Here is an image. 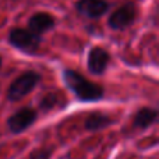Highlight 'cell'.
I'll return each instance as SVG.
<instances>
[{
	"mask_svg": "<svg viewBox=\"0 0 159 159\" xmlns=\"http://www.w3.org/2000/svg\"><path fill=\"white\" fill-rule=\"evenodd\" d=\"M52 154H53V151L50 148H38L31 152L28 159H50L52 158Z\"/></svg>",
	"mask_w": 159,
	"mask_h": 159,
	"instance_id": "12",
	"label": "cell"
},
{
	"mask_svg": "<svg viewBox=\"0 0 159 159\" xmlns=\"http://www.w3.org/2000/svg\"><path fill=\"white\" fill-rule=\"evenodd\" d=\"M36 117H38L36 110L31 109V107H22L8 117L7 127L11 133L20 134V133H24L25 130L30 129L36 121Z\"/></svg>",
	"mask_w": 159,
	"mask_h": 159,
	"instance_id": "4",
	"label": "cell"
},
{
	"mask_svg": "<svg viewBox=\"0 0 159 159\" xmlns=\"http://www.w3.org/2000/svg\"><path fill=\"white\" fill-rule=\"evenodd\" d=\"M158 119V112L152 107H143L140 109L137 113L134 115V119H133V126L135 129L140 130H145L148 129L149 126L157 121Z\"/></svg>",
	"mask_w": 159,
	"mask_h": 159,
	"instance_id": "9",
	"label": "cell"
},
{
	"mask_svg": "<svg viewBox=\"0 0 159 159\" xmlns=\"http://www.w3.org/2000/svg\"><path fill=\"white\" fill-rule=\"evenodd\" d=\"M41 35L30 31L28 28H14L8 34V42L16 49L28 55H35L41 46Z\"/></svg>",
	"mask_w": 159,
	"mask_h": 159,
	"instance_id": "3",
	"label": "cell"
},
{
	"mask_svg": "<svg viewBox=\"0 0 159 159\" xmlns=\"http://www.w3.org/2000/svg\"><path fill=\"white\" fill-rule=\"evenodd\" d=\"M113 124V119L110 116L105 115L102 112H93L85 120V129L88 131H99V130H105Z\"/></svg>",
	"mask_w": 159,
	"mask_h": 159,
	"instance_id": "10",
	"label": "cell"
},
{
	"mask_svg": "<svg viewBox=\"0 0 159 159\" xmlns=\"http://www.w3.org/2000/svg\"><path fill=\"white\" fill-rule=\"evenodd\" d=\"M41 81V74L36 71H25L10 84L7 91V98L13 102L21 101L31 93Z\"/></svg>",
	"mask_w": 159,
	"mask_h": 159,
	"instance_id": "2",
	"label": "cell"
},
{
	"mask_svg": "<svg viewBox=\"0 0 159 159\" xmlns=\"http://www.w3.org/2000/svg\"><path fill=\"white\" fill-rule=\"evenodd\" d=\"M75 7L88 18H99L107 11L109 4L106 0H78Z\"/></svg>",
	"mask_w": 159,
	"mask_h": 159,
	"instance_id": "7",
	"label": "cell"
},
{
	"mask_svg": "<svg viewBox=\"0 0 159 159\" xmlns=\"http://www.w3.org/2000/svg\"><path fill=\"white\" fill-rule=\"evenodd\" d=\"M57 103H59L57 93H46L39 102V109L42 112H48V110H52L53 107L57 106Z\"/></svg>",
	"mask_w": 159,
	"mask_h": 159,
	"instance_id": "11",
	"label": "cell"
},
{
	"mask_svg": "<svg viewBox=\"0 0 159 159\" xmlns=\"http://www.w3.org/2000/svg\"><path fill=\"white\" fill-rule=\"evenodd\" d=\"M0 67H2V57H0Z\"/></svg>",
	"mask_w": 159,
	"mask_h": 159,
	"instance_id": "13",
	"label": "cell"
},
{
	"mask_svg": "<svg viewBox=\"0 0 159 159\" xmlns=\"http://www.w3.org/2000/svg\"><path fill=\"white\" fill-rule=\"evenodd\" d=\"M63 81L66 87L82 102H98L105 96V91L101 85L89 81L82 74L71 69L63 70Z\"/></svg>",
	"mask_w": 159,
	"mask_h": 159,
	"instance_id": "1",
	"label": "cell"
},
{
	"mask_svg": "<svg viewBox=\"0 0 159 159\" xmlns=\"http://www.w3.org/2000/svg\"><path fill=\"white\" fill-rule=\"evenodd\" d=\"M110 61V56L103 48H92L88 53V60L87 66L89 73L95 75H101L106 71L107 64Z\"/></svg>",
	"mask_w": 159,
	"mask_h": 159,
	"instance_id": "6",
	"label": "cell"
},
{
	"mask_svg": "<svg viewBox=\"0 0 159 159\" xmlns=\"http://www.w3.org/2000/svg\"><path fill=\"white\" fill-rule=\"evenodd\" d=\"M53 27H55V18L48 13H36L28 21V30L38 35L50 31Z\"/></svg>",
	"mask_w": 159,
	"mask_h": 159,
	"instance_id": "8",
	"label": "cell"
},
{
	"mask_svg": "<svg viewBox=\"0 0 159 159\" xmlns=\"http://www.w3.org/2000/svg\"><path fill=\"white\" fill-rule=\"evenodd\" d=\"M135 7L131 3H127V4H123L121 7H119L116 11H113L109 17V27L112 30H126L127 27L134 22L135 20Z\"/></svg>",
	"mask_w": 159,
	"mask_h": 159,
	"instance_id": "5",
	"label": "cell"
}]
</instances>
